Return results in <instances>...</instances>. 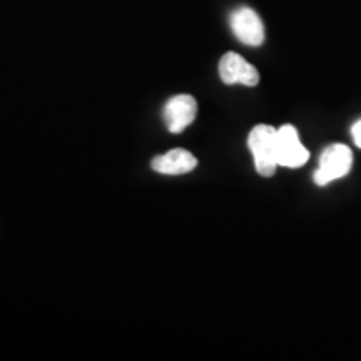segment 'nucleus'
I'll return each mask as SVG.
<instances>
[{
  "label": "nucleus",
  "mask_w": 361,
  "mask_h": 361,
  "mask_svg": "<svg viewBox=\"0 0 361 361\" xmlns=\"http://www.w3.org/2000/svg\"><path fill=\"white\" fill-rule=\"evenodd\" d=\"M197 116V101L189 94H179L164 104L162 119L171 134L183 133Z\"/></svg>",
  "instance_id": "obj_4"
},
{
  "label": "nucleus",
  "mask_w": 361,
  "mask_h": 361,
  "mask_svg": "<svg viewBox=\"0 0 361 361\" xmlns=\"http://www.w3.org/2000/svg\"><path fill=\"white\" fill-rule=\"evenodd\" d=\"M276 146L278 162L283 168H301L310 159V151L301 144L295 126L284 124L276 130Z\"/></svg>",
  "instance_id": "obj_3"
},
{
  "label": "nucleus",
  "mask_w": 361,
  "mask_h": 361,
  "mask_svg": "<svg viewBox=\"0 0 361 361\" xmlns=\"http://www.w3.org/2000/svg\"><path fill=\"white\" fill-rule=\"evenodd\" d=\"M219 78L228 85L243 84L255 87L259 82V72L239 54L228 52L219 61Z\"/></svg>",
  "instance_id": "obj_6"
},
{
  "label": "nucleus",
  "mask_w": 361,
  "mask_h": 361,
  "mask_svg": "<svg viewBox=\"0 0 361 361\" xmlns=\"http://www.w3.org/2000/svg\"><path fill=\"white\" fill-rule=\"evenodd\" d=\"M353 164L351 149L345 144H331L323 151L319 157V168L314 171V183L318 186H326L331 180H336L350 173Z\"/></svg>",
  "instance_id": "obj_2"
},
{
  "label": "nucleus",
  "mask_w": 361,
  "mask_h": 361,
  "mask_svg": "<svg viewBox=\"0 0 361 361\" xmlns=\"http://www.w3.org/2000/svg\"><path fill=\"white\" fill-rule=\"evenodd\" d=\"M351 134H353L356 146L361 147V121H358V123L353 126V129H351Z\"/></svg>",
  "instance_id": "obj_8"
},
{
  "label": "nucleus",
  "mask_w": 361,
  "mask_h": 361,
  "mask_svg": "<svg viewBox=\"0 0 361 361\" xmlns=\"http://www.w3.org/2000/svg\"><path fill=\"white\" fill-rule=\"evenodd\" d=\"M151 168L156 173L164 176H180L196 169L197 159L192 152L186 151V149H173V151L156 156L151 161Z\"/></svg>",
  "instance_id": "obj_7"
},
{
  "label": "nucleus",
  "mask_w": 361,
  "mask_h": 361,
  "mask_svg": "<svg viewBox=\"0 0 361 361\" xmlns=\"http://www.w3.org/2000/svg\"><path fill=\"white\" fill-rule=\"evenodd\" d=\"M276 128L268 124H258L251 129L247 135V147H250L255 168L259 176L271 178L279 168L278 146H276Z\"/></svg>",
  "instance_id": "obj_1"
},
{
  "label": "nucleus",
  "mask_w": 361,
  "mask_h": 361,
  "mask_svg": "<svg viewBox=\"0 0 361 361\" xmlns=\"http://www.w3.org/2000/svg\"><path fill=\"white\" fill-rule=\"evenodd\" d=\"M231 29L238 40L251 47H259L264 42V24L258 12L250 7H239L231 13L229 19Z\"/></svg>",
  "instance_id": "obj_5"
}]
</instances>
